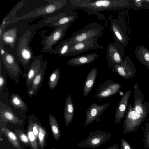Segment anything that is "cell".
Wrapping results in <instances>:
<instances>
[{"label":"cell","mask_w":149,"mask_h":149,"mask_svg":"<svg viewBox=\"0 0 149 149\" xmlns=\"http://www.w3.org/2000/svg\"><path fill=\"white\" fill-rule=\"evenodd\" d=\"M98 72L96 67L93 68L88 73L85 80L83 88V95L86 97L92 89L95 83Z\"/></svg>","instance_id":"cell-25"},{"label":"cell","mask_w":149,"mask_h":149,"mask_svg":"<svg viewBox=\"0 0 149 149\" xmlns=\"http://www.w3.org/2000/svg\"><path fill=\"white\" fill-rule=\"evenodd\" d=\"M28 128L27 131V136L30 144L33 149H38V143L36 139L33 132V122L29 116Z\"/></svg>","instance_id":"cell-31"},{"label":"cell","mask_w":149,"mask_h":149,"mask_svg":"<svg viewBox=\"0 0 149 149\" xmlns=\"http://www.w3.org/2000/svg\"><path fill=\"white\" fill-rule=\"evenodd\" d=\"M21 141L26 145L30 144L28 136L22 131L16 130L15 132Z\"/></svg>","instance_id":"cell-35"},{"label":"cell","mask_w":149,"mask_h":149,"mask_svg":"<svg viewBox=\"0 0 149 149\" xmlns=\"http://www.w3.org/2000/svg\"><path fill=\"white\" fill-rule=\"evenodd\" d=\"M38 141L39 145L41 149H43L45 147V140L46 132L45 129L38 124Z\"/></svg>","instance_id":"cell-33"},{"label":"cell","mask_w":149,"mask_h":149,"mask_svg":"<svg viewBox=\"0 0 149 149\" xmlns=\"http://www.w3.org/2000/svg\"><path fill=\"white\" fill-rule=\"evenodd\" d=\"M147 117L136 111L132 105L129 103L123 123L124 133H129L137 131Z\"/></svg>","instance_id":"cell-7"},{"label":"cell","mask_w":149,"mask_h":149,"mask_svg":"<svg viewBox=\"0 0 149 149\" xmlns=\"http://www.w3.org/2000/svg\"><path fill=\"white\" fill-rule=\"evenodd\" d=\"M43 61L41 55L35 56L29 69L25 74V85L27 88V92L31 89L33 80L39 72Z\"/></svg>","instance_id":"cell-16"},{"label":"cell","mask_w":149,"mask_h":149,"mask_svg":"<svg viewBox=\"0 0 149 149\" xmlns=\"http://www.w3.org/2000/svg\"><path fill=\"white\" fill-rule=\"evenodd\" d=\"M132 90H127L122 95L117 107L114 116L116 123H119L125 116L128 107Z\"/></svg>","instance_id":"cell-19"},{"label":"cell","mask_w":149,"mask_h":149,"mask_svg":"<svg viewBox=\"0 0 149 149\" xmlns=\"http://www.w3.org/2000/svg\"><path fill=\"white\" fill-rule=\"evenodd\" d=\"M145 132L143 133L144 147L149 148V123L147 122L146 125Z\"/></svg>","instance_id":"cell-34"},{"label":"cell","mask_w":149,"mask_h":149,"mask_svg":"<svg viewBox=\"0 0 149 149\" xmlns=\"http://www.w3.org/2000/svg\"><path fill=\"white\" fill-rule=\"evenodd\" d=\"M148 39L149 40V36H148Z\"/></svg>","instance_id":"cell-42"},{"label":"cell","mask_w":149,"mask_h":149,"mask_svg":"<svg viewBox=\"0 0 149 149\" xmlns=\"http://www.w3.org/2000/svg\"><path fill=\"white\" fill-rule=\"evenodd\" d=\"M141 9L149 8V0H141Z\"/></svg>","instance_id":"cell-38"},{"label":"cell","mask_w":149,"mask_h":149,"mask_svg":"<svg viewBox=\"0 0 149 149\" xmlns=\"http://www.w3.org/2000/svg\"><path fill=\"white\" fill-rule=\"evenodd\" d=\"M112 134L105 131L97 130L91 131L84 140L76 144V146L81 148H90L95 149L109 140Z\"/></svg>","instance_id":"cell-9"},{"label":"cell","mask_w":149,"mask_h":149,"mask_svg":"<svg viewBox=\"0 0 149 149\" xmlns=\"http://www.w3.org/2000/svg\"><path fill=\"white\" fill-rule=\"evenodd\" d=\"M121 88L119 83L107 79L100 86L94 96L100 100L107 99L116 94Z\"/></svg>","instance_id":"cell-12"},{"label":"cell","mask_w":149,"mask_h":149,"mask_svg":"<svg viewBox=\"0 0 149 149\" xmlns=\"http://www.w3.org/2000/svg\"><path fill=\"white\" fill-rule=\"evenodd\" d=\"M121 147L122 149H133L130 144L125 139H121Z\"/></svg>","instance_id":"cell-36"},{"label":"cell","mask_w":149,"mask_h":149,"mask_svg":"<svg viewBox=\"0 0 149 149\" xmlns=\"http://www.w3.org/2000/svg\"><path fill=\"white\" fill-rule=\"evenodd\" d=\"M60 69L58 68L51 74L49 79L48 86L50 90L54 89L57 85L60 77Z\"/></svg>","instance_id":"cell-30"},{"label":"cell","mask_w":149,"mask_h":149,"mask_svg":"<svg viewBox=\"0 0 149 149\" xmlns=\"http://www.w3.org/2000/svg\"><path fill=\"white\" fill-rule=\"evenodd\" d=\"M135 53L136 58L149 69V50L145 46L141 45L136 47Z\"/></svg>","instance_id":"cell-26"},{"label":"cell","mask_w":149,"mask_h":149,"mask_svg":"<svg viewBox=\"0 0 149 149\" xmlns=\"http://www.w3.org/2000/svg\"><path fill=\"white\" fill-rule=\"evenodd\" d=\"M24 115L13 110L0 100V119L3 121L13 124H21L22 122L19 116Z\"/></svg>","instance_id":"cell-15"},{"label":"cell","mask_w":149,"mask_h":149,"mask_svg":"<svg viewBox=\"0 0 149 149\" xmlns=\"http://www.w3.org/2000/svg\"><path fill=\"white\" fill-rule=\"evenodd\" d=\"M47 64V61H44L39 72L33 79L31 89L27 92L30 97H34L39 92L44 80Z\"/></svg>","instance_id":"cell-21"},{"label":"cell","mask_w":149,"mask_h":149,"mask_svg":"<svg viewBox=\"0 0 149 149\" xmlns=\"http://www.w3.org/2000/svg\"><path fill=\"white\" fill-rule=\"evenodd\" d=\"M99 38H93L71 45L68 56H76L90 50L102 49L103 48L99 45Z\"/></svg>","instance_id":"cell-14"},{"label":"cell","mask_w":149,"mask_h":149,"mask_svg":"<svg viewBox=\"0 0 149 149\" xmlns=\"http://www.w3.org/2000/svg\"><path fill=\"white\" fill-rule=\"evenodd\" d=\"M52 149H55L54 148H52Z\"/></svg>","instance_id":"cell-41"},{"label":"cell","mask_w":149,"mask_h":149,"mask_svg":"<svg viewBox=\"0 0 149 149\" xmlns=\"http://www.w3.org/2000/svg\"><path fill=\"white\" fill-rule=\"evenodd\" d=\"M50 127L53 136L56 140L59 139L61 137L60 128L56 118L52 114L49 116Z\"/></svg>","instance_id":"cell-28"},{"label":"cell","mask_w":149,"mask_h":149,"mask_svg":"<svg viewBox=\"0 0 149 149\" xmlns=\"http://www.w3.org/2000/svg\"><path fill=\"white\" fill-rule=\"evenodd\" d=\"M45 1L48 2V3L27 14L15 17L12 19L7 21V25L26 19L45 16L57 12H60L66 5L68 0H48Z\"/></svg>","instance_id":"cell-3"},{"label":"cell","mask_w":149,"mask_h":149,"mask_svg":"<svg viewBox=\"0 0 149 149\" xmlns=\"http://www.w3.org/2000/svg\"><path fill=\"white\" fill-rule=\"evenodd\" d=\"M99 56L95 53L82 55L72 58L68 60L67 63L70 65L80 66L92 63Z\"/></svg>","instance_id":"cell-22"},{"label":"cell","mask_w":149,"mask_h":149,"mask_svg":"<svg viewBox=\"0 0 149 149\" xmlns=\"http://www.w3.org/2000/svg\"><path fill=\"white\" fill-rule=\"evenodd\" d=\"M124 47L114 41L110 42L106 49V59L108 67L110 68L115 65L120 64L123 62L124 54Z\"/></svg>","instance_id":"cell-11"},{"label":"cell","mask_w":149,"mask_h":149,"mask_svg":"<svg viewBox=\"0 0 149 149\" xmlns=\"http://www.w3.org/2000/svg\"><path fill=\"white\" fill-rule=\"evenodd\" d=\"M1 59L10 79H13L17 84L19 81V76L22 73L20 64L15 56L6 51L5 55L1 57Z\"/></svg>","instance_id":"cell-10"},{"label":"cell","mask_w":149,"mask_h":149,"mask_svg":"<svg viewBox=\"0 0 149 149\" xmlns=\"http://www.w3.org/2000/svg\"><path fill=\"white\" fill-rule=\"evenodd\" d=\"M110 103L98 105L95 102L92 104L86 112V118L84 124L87 126L96 120L106 110Z\"/></svg>","instance_id":"cell-18"},{"label":"cell","mask_w":149,"mask_h":149,"mask_svg":"<svg viewBox=\"0 0 149 149\" xmlns=\"http://www.w3.org/2000/svg\"><path fill=\"white\" fill-rule=\"evenodd\" d=\"M6 105L13 110L25 114L29 110L27 104L17 93L10 94Z\"/></svg>","instance_id":"cell-20"},{"label":"cell","mask_w":149,"mask_h":149,"mask_svg":"<svg viewBox=\"0 0 149 149\" xmlns=\"http://www.w3.org/2000/svg\"><path fill=\"white\" fill-rule=\"evenodd\" d=\"M7 72L2 64L1 61H0V93L3 92L6 88L7 83L6 74Z\"/></svg>","instance_id":"cell-32"},{"label":"cell","mask_w":149,"mask_h":149,"mask_svg":"<svg viewBox=\"0 0 149 149\" xmlns=\"http://www.w3.org/2000/svg\"><path fill=\"white\" fill-rule=\"evenodd\" d=\"M17 38V27L14 26L3 32L0 37V42L3 45H8L13 48L15 46Z\"/></svg>","instance_id":"cell-23"},{"label":"cell","mask_w":149,"mask_h":149,"mask_svg":"<svg viewBox=\"0 0 149 149\" xmlns=\"http://www.w3.org/2000/svg\"><path fill=\"white\" fill-rule=\"evenodd\" d=\"M38 124L36 122H33V132L36 139H38Z\"/></svg>","instance_id":"cell-37"},{"label":"cell","mask_w":149,"mask_h":149,"mask_svg":"<svg viewBox=\"0 0 149 149\" xmlns=\"http://www.w3.org/2000/svg\"><path fill=\"white\" fill-rule=\"evenodd\" d=\"M68 2L72 10H83L90 15H95L100 19H105V17L100 11L132 7V1L130 0H68Z\"/></svg>","instance_id":"cell-1"},{"label":"cell","mask_w":149,"mask_h":149,"mask_svg":"<svg viewBox=\"0 0 149 149\" xmlns=\"http://www.w3.org/2000/svg\"><path fill=\"white\" fill-rule=\"evenodd\" d=\"M34 33L28 30L19 38L16 49L15 58L25 71H27L35 56L29 44Z\"/></svg>","instance_id":"cell-2"},{"label":"cell","mask_w":149,"mask_h":149,"mask_svg":"<svg viewBox=\"0 0 149 149\" xmlns=\"http://www.w3.org/2000/svg\"><path fill=\"white\" fill-rule=\"evenodd\" d=\"M78 16L77 12L70 8L68 2L61 12L53 16L46 17L36 25L38 28L48 26L52 28L74 22Z\"/></svg>","instance_id":"cell-4"},{"label":"cell","mask_w":149,"mask_h":149,"mask_svg":"<svg viewBox=\"0 0 149 149\" xmlns=\"http://www.w3.org/2000/svg\"><path fill=\"white\" fill-rule=\"evenodd\" d=\"M71 46L66 39L61 41L54 48V54L61 57H67Z\"/></svg>","instance_id":"cell-27"},{"label":"cell","mask_w":149,"mask_h":149,"mask_svg":"<svg viewBox=\"0 0 149 149\" xmlns=\"http://www.w3.org/2000/svg\"><path fill=\"white\" fill-rule=\"evenodd\" d=\"M107 149H122V148L121 147L119 148L117 144H115L112 145Z\"/></svg>","instance_id":"cell-40"},{"label":"cell","mask_w":149,"mask_h":149,"mask_svg":"<svg viewBox=\"0 0 149 149\" xmlns=\"http://www.w3.org/2000/svg\"><path fill=\"white\" fill-rule=\"evenodd\" d=\"M134 90V103L133 109L139 113L147 116L149 113V103L146 101L143 103L144 96L139 89L138 85L136 84L133 87Z\"/></svg>","instance_id":"cell-17"},{"label":"cell","mask_w":149,"mask_h":149,"mask_svg":"<svg viewBox=\"0 0 149 149\" xmlns=\"http://www.w3.org/2000/svg\"><path fill=\"white\" fill-rule=\"evenodd\" d=\"M111 71L127 80L134 77L137 72L134 63L128 56L123 58L120 64L113 67Z\"/></svg>","instance_id":"cell-13"},{"label":"cell","mask_w":149,"mask_h":149,"mask_svg":"<svg viewBox=\"0 0 149 149\" xmlns=\"http://www.w3.org/2000/svg\"><path fill=\"white\" fill-rule=\"evenodd\" d=\"M103 26L97 23L89 24L73 33L66 39L71 45L93 38H100L103 33Z\"/></svg>","instance_id":"cell-5"},{"label":"cell","mask_w":149,"mask_h":149,"mask_svg":"<svg viewBox=\"0 0 149 149\" xmlns=\"http://www.w3.org/2000/svg\"><path fill=\"white\" fill-rule=\"evenodd\" d=\"M72 24L70 23L54 28L48 36L45 35L47 31H43L40 35L42 38L41 43L43 46L42 52L54 54V49L53 47L63 38L67 30Z\"/></svg>","instance_id":"cell-6"},{"label":"cell","mask_w":149,"mask_h":149,"mask_svg":"<svg viewBox=\"0 0 149 149\" xmlns=\"http://www.w3.org/2000/svg\"><path fill=\"white\" fill-rule=\"evenodd\" d=\"M2 130L11 143L16 148L21 149L20 142L15 134L5 127Z\"/></svg>","instance_id":"cell-29"},{"label":"cell","mask_w":149,"mask_h":149,"mask_svg":"<svg viewBox=\"0 0 149 149\" xmlns=\"http://www.w3.org/2000/svg\"><path fill=\"white\" fill-rule=\"evenodd\" d=\"M74 111V107L71 96L70 94H68L66 98L63 113L64 117L67 126L73 121Z\"/></svg>","instance_id":"cell-24"},{"label":"cell","mask_w":149,"mask_h":149,"mask_svg":"<svg viewBox=\"0 0 149 149\" xmlns=\"http://www.w3.org/2000/svg\"><path fill=\"white\" fill-rule=\"evenodd\" d=\"M111 29L115 42L123 47L128 43L127 29L122 17L117 19H110Z\"/></svg>","instance_id":"cell-8"},{"label":"cell","mask_w":149,"mask_h":149,"mask_svg":"<svg viewBox=\"0 0 149 149\" xmlns=\"http://www.w3.org/2000/svg\"><path fill=\"white\" fill-rule=\"evenodd\" d=\"M3 44L0 42V57L3 56L6 53V51L3 47Z\"/></svg>","instance_id":"cell-39"}]
</instances>
